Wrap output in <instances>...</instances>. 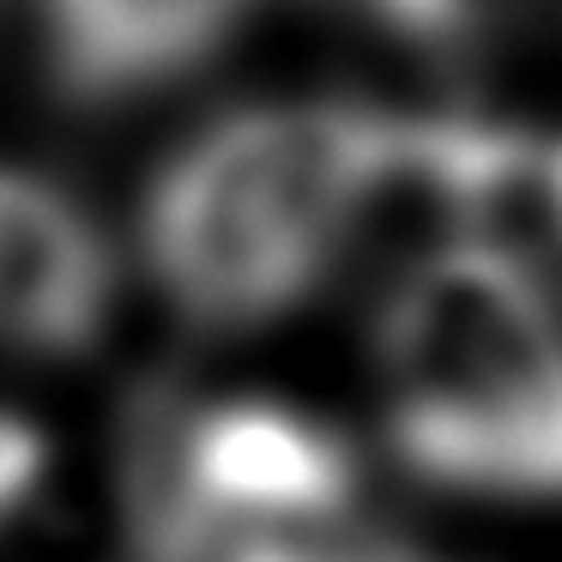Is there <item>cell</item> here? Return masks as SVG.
Returning a JSON list of instances; mask_svg holds the SVG:
<instances>
[{"label": "cell", "mask_w": 562, "mask_h": 562, "mask_svg": "<svg viewBox=\"0 0 562 562\" xmlns=\"http://www.w3.org/2000/svg\"><path fill=\"white\" fill-rule=\"evenodd\" d=\"M115 260L61 182L0 164V351L74 357L103 339Z\"/></svg>", "instance_id": "4"}, {"label": "cell", "mask_w": 562, "mask_h": 562, "mask_svg": "<svg viewBox=\"0 0 562 562\" xmlns=\"http://www.w3.org/2000/svg\"><path fill=\"white\" fill-rule=\"evenodd\" d=\"M363 465L327 417L267 393L194 400L139 472V526L158 562H248L339 538Z\"/></svg>", "instance_id": "3"}, {"label": "cell", "mask_w": 562, "mask_h": 562, "mask_svg": "<svg viewBox=\"0 0 562 562\" xmlns=\"http://www.w3.org/2000/svg\"><path fill=\"white\" fill-rule=\"evenodd\" d=\"M526 146L484 115H405L357 98H272L212 115L158 164L139 248L158 296L206 333L303 308L387 218L484 236L526 188Z\"/></svg>", "instance_id": "1"}, {"label": "cell", "mask_w": 562, "mask_h": 562, "mask_svg": "<svg viewBox=\"0 0 562 562\" xmlns=\"http://www.w3.org/2000/svg\"><path fill=\"white\" fill-rule=\"evenodd\" d=\"M375 387L412 477L496 502L562 496V303L520 248H417L381 296Z\"/></svg>", "instance_id": "2"}, {"label": "cell", "mask_w": 562, "mask_h": 562, "mask_svg": "<svg viewBox=\"0 0 562 562\" xmlns=\"http://www.w3.org/2000/svg\"><path fill=\"white\" fill-rule=\"evenodd\" d=\"M532 194H538V206H544L550 231H557V243H562V146H557V151H538V182H532Z\"/></svg>", "instance_id": "8"}, {"label": "cell", "mask_w": 562, "mask_h": 562, "mask_svg": "<svg viewBox=\"0 0 562 562\" xmlns=\"http://www.w3.org/2000/svg\"><path fill=\"white\" fill-rule=\"evenodd\" d=\"M260 0H37L43 74L74 110H127L182 86Z\"/></svg>", "instance_id": "5"}, {"label": "cell", "mask_w": 562, "mask_h": 562, "mask_svg": "<svg viewBox=\"0 0 562 562\" xmlns=\"http://www.w3.org/2000/svg\"><path fill=\"white\" fill-rule=\"evenodd\" d=\"M363 13L393 37L441 55L514 49L562 31V0H363Z\"/></svg>", "instance_id": "6"}, {"label": "cell", "mask_w": 562, "mask_h": 562, "mask_svg": "<svg viewBox=\"0 0 562 562\" xmlns=\"http://www.w3.org/2000/svg\"><path fill=\"white\" fill-rule=\"evenodd\" d=\"M248 562H441L424 557V550H405V544H375V538H315V544H291V550H267V557H248Z\"/></svg>", "instance_id": "7"}]
</instances>
